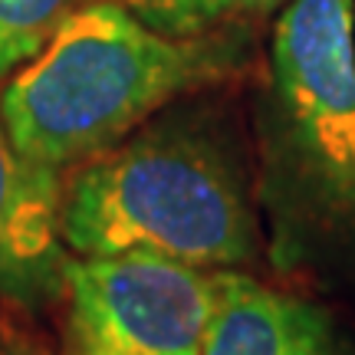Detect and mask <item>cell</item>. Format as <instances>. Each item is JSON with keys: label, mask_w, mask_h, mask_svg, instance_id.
<instances>
[{"label": "cell", "mask_w": 355, "mask_h": 355, "mask_svg": "<svg viewBox=\"0 0 355 355\" xmlns=\"http://www.w3.org/2000/svg\"><path fill=\"white\" fill-rule=\"evenodd\" d=\"M207 40L165 37L119 0H86L0 89L13 155L33 178L63 188V171L125 141L175 96L227 73Z\"/></svg>", "instance_id": "1"}, {"label": "cell", "mask_w": 355, "mask_h": 355, "mask_svg": "<svg viewBox=\"0 0 355 355\" xmlns=\"http://www.w3.org/2000/svg\"><path fill=\"white\" fill-rule=\"evenodd\" d=\"M60 237L76 257L148 254L230 270L257 250L237 175L204 139L152 128L79 165L60 194Z\"/></svg>", "instance_id": "2"}, {"label": "cell", "mask_w": 355, "mask_h": 355, "mask_svg": "<svg viewBox=\"0 0 355 355\" xmlns=\"http://www.w3.org/2000/svg\"><path fill=\"white\" fill-rule=\"evenodd\" d=\"M273 99L296 175L355 220V0H290L273 30Z\"/></svg>", "instance_id": "3"}, {"label": "cell", "mask_w": 355, "mask_h": 355, "mask_svg": "<svg viewBox=\"0 0 355 355\" xmlns=\"http://www.w3.org/2000/svg\"><path fill=\"white\" fill-rule=\"evenodd\" d=\"M73 349L86 355H201L211 270L148 254L69 257Z\"/></svg>", "instance_id": "4"}, {"label": "cell", "mask_w": 355, "mask_h": 355, "mask_svg": "<svg viewBox=\"0 0 355 355\" xmlns=\"http://www.w3.org/2000/svg\"><path fill=\"white\" fill-rule=\"evenodd\" d=\"M201 355H339V343L319 306L237 270H211Z\"/></svg>", "instance_id": "5"}, {"label": "cell", "mask_w": 355, "mask_h": 355, "mask_svg": "<svg viewBox=\"0 0 355 355\" xmlns=\"http://www.w3.org/2000/svg\"><path fill=\"white\" fill-rule=\"evenodd\" d=\"M60 194L20 165L0 125V293L40 300L63 283Z\"/></svg>", "instance_id": "6"}, {"label": "cell", "mask_w": 355, "mask_h": 355, "mask_svg": "<svg viewBox=\"0 0 355 355\" xmlns=\"http://www.w3.org/2000/svg\"><path fill=\"white\" fill-rule=\"evenodd\" d=\"M145 26L175 40H204L230 24L283 10L290 0H119Z\"/></svg>", "instance_id": "7"}, {"label": "cell", "mask_w": 355, "mask_h": 355, "mask_svg": "<svg viewBox=\"0 0 355 355\" xmlns=\"http://www.w3.org/2000/svg\"><path fill=\"white\" fill-rule=\"evenodd\" d=\"M86 0H0V79L43 50V43Z\"/></svg>", "instance_id": "8"}, {"label": "cell", "mask_w": 355, "mask_h": 355, "mask_svg": "<svg viewBox=\"0 0 355 355\" xmlns=\"http://www.w3.org/2000/svg\"><path fill=\"white\" fill-rule=\"evenodd\" d=\"M73 355H86V352H79V349H73Z\"/></svg>", "instance_id": "9"}]
</instances>
